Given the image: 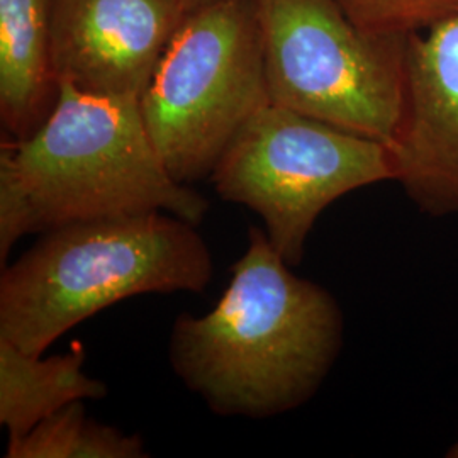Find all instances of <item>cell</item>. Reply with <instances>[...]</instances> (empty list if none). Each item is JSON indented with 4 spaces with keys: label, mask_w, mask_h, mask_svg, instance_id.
I'll list each match as a JSON object with an SVG mask.
<instances>
[{
    "label": "cell",
    "mask_w": 458,
    "mask_h": 458,
    "mask_svg": "<svg viewBox=\"0 0 458 458\" xmlns=\"http://www.w3.org/2000/svg\"><path fill=\"white\" fill-rule=\"evenodd\" d=\"M7 458H141L145 443L114 426L89 418L82 401L43 420L24 437L9 440Z\"/></svg>",
    "instance_id": "obj_11"
},
{
    "label": "cell",
    "mask_w": 458,
    "mask_h": 458,
    "mask_svg": "<svg viewBox=\"0 0 458 458\" xmlns=\"http://www.w3.org/2000/svg\"><path fill=\"white\" fill-rule=\"evenodd\" d=\"M446 457L458 458V443H455V445L450 448V452L446 454Z\"/></svg>",
    "instance_id": "obj_14"
},
{
    "label": "cell",
    "mask_w": 458,
    "mask_h": 458,
    "mask_svg": "<svg viewBox=\"0 0 458 458\" xmlns=\"http://www.w3.org/2000/svg\"><path fill=\"white\" fill-rule=\"evenodd\" d=\"M208 209L204 197L168 174L140 98L58 83L45 123L2 145V262L31 233L145 213L174 214L197 226Z\"/></svg>",
    "instance_id": "obj_2"
},
{
    "label": "cell",
    "mask_w": 458,
    "mask_h": 458,
    "mask_svg": "<svg viewBox=\"0 0 458 458\" xmlns=\"http://www.w3.org/2000/svg\"><path fill=\"white\" fill-rule=\"evenodd\" d=\"M182 2L185 4L187 11L191 13V11H194L197 7H200V5H204V4H209V2H214V0H182Z\"/></svg>",
    "instance_id": "obj_13"
},
{
    "label": "cell",
    "mask_w": 458,
    "mask_h": 458,
    "mask_svg": "<svg viewBox=\"0 0 458 458\" xmlns=\"http://www.w3.org/2000/svg\"><path fill=\"white\" fill-rule=\"evenodd\" d=\"M259 214L282 259L299 265L318 216L365 185L393 181L387 147L272 102L236 132L209 177Z\"/></svg>",
    "instance_id": "obj_6"
},
{
    "label": "cell",
    "mask_w": 458,
    "mask_h": 458,
    "mask_svg": "<svg viewBox=\"0 0 458 458\" xmlns=\"http://www.w3.org/2000/svg\"><path fill=\"white\" fill-rule=\"evenodd\" d=\"M361 31L410 38L458 17V0H338Z\"/></svg>",
    "instance_id": "obj_12"
},
{
    "label": "cell",
    "mask_w": 458,
    "mask_h": 458,
    "mask_svg": "<svg viewBox=\"0 0 458 458\" xmlns=\"http://www.w3.org/2000/svg\"><path fill=\"white\" fill-rule=\"evenodd\" d=\"M270 102L253 0L191 11L140 98L149 138L183 185L211 177L236 132Z\"/></svg>",
    "instance_id": "obj_4"
},
{
    "label": "cell",
    "mask_w": 458,
    "mask_h": 458,
    "mask_svg": "<svg viewBox=\"0 0 458 458\" xmlns=\"http://www.w3.org/2000/svg\"><path fill=\"white\" fill-rule=\"evenodd\" d=\"M209 246L174 214L107 217L51 229L0 277V338L31 353L124 299L202 293Z\"/></svg>",
    "instance_id": "obj_3"
},
{
    "label": "cell",
    "mask_w": 458,
    "mask_h": 458,
    "mask_svg": "<svg viewBox=\"0 0 458 458\" xmlns=\"http://www.w3.org/2000/svg\"><path fill=\"white\" fill-rule=\"evenodd\" d=\"M291 267L265 229L250 228L217 304L202 316L181 314L172 327L170 361L214 412L268 418L295 410L336 360L342 311Z\"/></svg>",
    "instance_id": "obj_1"
},
{
    "label": "cell",
    "mask_w": 458,
    "mask_h": 458,
    "mask_svg": "<svg viewBox=\"0 0 458 458\" xmlns=\"http://www.w3.org/2000/svg\"><path fill=\"white\" fill-rule=\"evenodd\" d=\"M268 100L387 145L404 100L408 38L365 33L338 0H253Z\"/></svg>",
    "instance_id": "obj_5"
},
{
    "label": "cell",
    "mask_w": 458,
    "mask_h": 458,
    "mask_svg": "<svg viewBox=\"0 0 458 458\" xmlns=\"http://www.w3.org/2000/svg\"><path fill=\"white\" fill-rule=\"evenodd\" d=\"M41 355L0 338V423L7 428L9 440L24 437L72 403L107 395L102 380L83 372L81 346L65 355Z\"/></svg>",
    "instance_id": "obj_10"
},
{
    "label": "cell",
    "mask_w": 458,
    "mask_h": 458,
    "mask_svg": "<svg viewBox=\"0 0 458 458\" xmlns=\"http://www.w3.org/2000/svg\"><path fill=\"white\" fill-rule=\"evenodd\" d=\"M393 170L426 214H458V17L408 38L404 100L391 141Z\"/></svg>",
    "instance_id": "obj_8"
},
{
    "label": "cell",
    "mask_w": 458,
    "mask_h": 458,
    "mask_svg": "<svg viewBox=\"0 0 458 458\" xmlns=\"http://www.w3.org/2000/svg\"><path fill=\"white\" fill-rule=\"evenodd\" d=\"M51 5L53 0H0V115L16 140L45 123L58 94Z\"/></svg>",
    "instance_id": "obj_9"
},
{
    "label": "cell",
    "mask_w": 458,
    "mask_h": 458,
    "mask_svg": "<svg viewBox=\"0 0 458 458\" xmlns=\"http://www.w3.org/2000/svg\"><path fill=\"white\" fill-rule=\"evenodd\" d=\"M187 14L182 0H53L56 83L98 96L141 98Z\"/></svg>",
    "instance_id": "obj_7"
}]
</instances>
